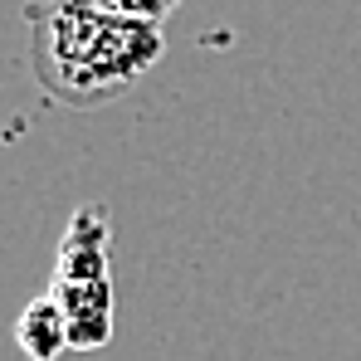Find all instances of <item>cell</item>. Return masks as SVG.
Returning a JSON list of instances; mask_svg holds the SVG:
<instances>
[{"mask_svg":"<svg viewBox=\"0 0 361 361\" xmlns=\"http://www.w3.org/2000/svg\"><path fill=\"white\" fill-rule=\"evenodd\" d=\"M25 25L39 93L78 113L122 98L166 54L161 25L103 10L98 0H35L25 5Z\"/></svg>","mask_w":361,"mask_h":361,"instance_id":"6da1fadb","label":"cell"},{"mask_svg":"<svg viewBox=\"0 0 361 361\" xmlns=\"http://www.w3.org/2000/svg\"><path fill=\"white\" fill-rule=\"evenodd\" d=\"M98 5H103V10H118V15H132V20H152V25H161L180 0H98Z\"/></svg>","mask_w":361,"mask_h":361,"instance_id":"277c9868","label":"cell"},{"mask_svg":"<svg viewBox=\"0 0 361 361\" xmlns=\"http://www.w3.org/2000/svg\"><path fill=\"white\" fill-rule=\"evenodd\" d=\"M15 347L30 361H59L63 352H73V332H68V317L49 293L20 307L15 317Z\"/></svg>","mask_w":361,"mask_h":361,"instance_id":"3957f363","label":"cell"},{"mask_svg":"<svg viewBox=\"0 0 361 361\" xmlns=\"http://www.w3.org/2000/svg\"><path fill=\"white\" fill-rule=\"evenodd\" d=\"M108 254H113V225L108 210L98 200L78 205V215L68 220L59 240V274L49 283V298L63 307L68 332H73V352H93L113 337V274H108Z\"/></svg>","mask_w":361,"mask_h":361,"instance_id":"7a4b0ae2","label":"cell"}]
</instances>
